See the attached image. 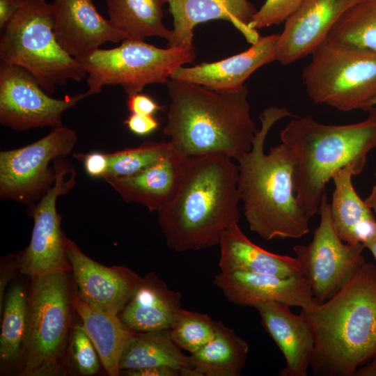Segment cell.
<instances>
[{
    "label": "cell",
    "mask_w": 376,
    "mask_h": 376,
    "mask_svg": "<svg viewBox=\"0 0 376 376\" xmlns=\"http://www.w3.org/2000/svg\"><path fill=\"white\" fill-rule=\"evenodd\" d=\"M323 43L376 53V0H358L334 24Z\"/></svg>",
    "instance_id": "cell-29"
},
{
    "label": "cell",
    "mask_w": 376,
    "mask_h": 376,
    "mask_svg": "<svg viewBox=\"0 0 376 376\" xmlns=\"http://www.w3.org/2000/svg\"><path fill=\"white\" fill-rule=\"evenodd\" d=\"M157 366L178 369L182 376H197L170 329L133 331L122 354L120 371Z\"/></svg>",
    "instance_id": "cell-25"
},
{
    "label": "cell",
    "mask_w": 376,
    "mask_h": 376,
    "mask_svg": "<svg viewBox=\"0 0 376 376\" xmlns=\"http://www.w3.org/2000/svg\"><path fill=\"white\" fill-rule=\"evenodd\" d=\"M294 117L285 108L271 107L260 116L261 128L250 151L238 161V189L249 229L265 240L297 239L309 232L310 218L294 191V158L283 143L265 153L267 135L275 123Z\"/></svg>",
    "instance_id": "cell-4"
},
{
    "label": "cell",
    "mask_w": 376,
    "mask_h": 376,
    "mask_svg": "<svg viewBox=\"0 0 376 376\" xmlns=\"http://www.w3.org/2000/svg\"><path fill=\"white\" fill-rule=\"evenodd\" d=\"M54 31L57 42L70 56L79 58L108 42L125 40L92 0H52Z\"/></svg>",
    "instance_id": "cell-17"
},
{
    "label": "cell",
    "mask_w": 376,
    "mask_h": 376,
    "mask_svg": "<svg viewBox=\"0 0 376 376\" xmlns=\"http://www.w3.org/2000/svg\"><path fill=\"white\" fill-rule=\"evenodd\" d=\"M355 175L354 169L349 166L335 173L330 210L340 238L347 244L365 246L376 236V219L373 210L354 188L352 178Z\"/></svg>",
    "instance_id": "cell-24"
},
{
    "label": "cell",
    "mask_w": 376,
    "mask_h": 376,
    "mask_svg": "<svg viewBox=\"0 0 376 376\" xmlns=\"http://www.w3.org/2000/svg\"><path fill=\"white\" fill-rule=\"evenodd\" d=\"M309 98L339 111H366L376 100V53L322 43L304 68Z\"/></svg>",
    "instance_id": "cell-9"
},
{
    "label": "cell",
    "mask_w": 376,
    "mask_h": 376,
    "mask_svg": "<svg viewBox=\"0 0 376 376\" xmlns=\"http://www.w3.org/2000/svg\"><path fill=\"white\" fill-rule=\"evenodd\" d=\"M249 344L233 329L217 322L214 337L189 356L197 376H239L246 363Z\"/></svg>",
    "instance_id": "cell-27"
},
{
    "label": "cell",
    "mask_w": 376,
    "mask_h": 376,
    "mask_svg": "<svg viewBox=\"0 0 376 376\" xmlns=\"http://www.w3.org/2000/svg\"><path fill=\"white\" fill-rule=\"evenodd\" d=\"M125 375L130 376H179L181 372L175 368L164 366L143 368L123 370Z\"/></svg>",
    "instance_id": "cell-38"
},
{
    "label": "cell",
    "mask_w": 376,
    "mask_h": 376,
    "mask_svg": "<svg viewBox=\"0 0 376 376\" xmlns=\"http://www.w3.org/2000/svg\"><path fill=\"white\" fill-rule=\"evenodd\" d=\"M173 151L170 141H146L136 148L108 153L107 177L127 176L156 163Z\"/></svg>",
    "instance_id": "cell-31"
},
{
    "label": "cell",
    "mask_w": 376,
    "mask_h": 376,
    "mask_svg": "<svg viewBox=\"0 0 376 376\" xmlns=\"http://www.w3.org/2000/svg\"><path fill=\"white\" fill-rule=\"evenodd\" d=\"M109 21L125 40H143L157 36L171 42L173 30L163 22L162 7L167 0H105Z\"/></svg>",
    "instance_id": "cell-28"
},
{
    "label": "cell",
    "mask_w": 376,
    "mask_h": 376,
    "mask_svg": "<svg viewBox=\"0 0 376 376\" xmlns=\"http://www.w3.org/2000/svg\"><path fill=\"white\" fill-rule=\"evenodd\" d=\"M221 153L188 157L172 200L158 220L168 246L175 251L219 245L222 233L238 223L239 165Z\"/></svg>",
    "instance_id": "cell-1"
},
{
    "label": "cell",
    "mask_w": 376,
    "mask_h": 376,
    "mask_svg": "<svg viewBox=\"0 0 376 376\" xmlns=\"http://www.w3.org/2000/svg\"><path fill=\"white\" fill-rule=\"evenodd\" d=\"M181 297L155 274L150 273L141 279L119 318L136 332L170 329L182 308Z\"/></svg>",
    "instance_id": "cell-22"
},
{
    "label": "cell",
    "mask_w": 376,
    "mask_h": 376,
    "mask_svg": "<svg viewBox=\"0 0 376 376\" xmlns=\"http://www.w3.org/2000/svg\"><path fill=\"white\" fill-rule=\"evenodd\" d=\"M214 283L232 303L242 306L277 301L290 306L308 308L317 302L304 276L282 278L242 271L221 272Z\"/></svg>",
    "instance_id": "cell-16"
},
{
    "label": "cell",
    "mask_w": 376,
    "mask_h": 376,
    "mask_svg": "<svg viewBox=\"0 0 376 376\" xmlns=\"http://www.w3.org/2000/svg\"><path fill=\"white\" fill-rule=\"evenodd\" d=\"M217 329V322L207 314L182 308L170 331L180 348L193 353L214 337Z\"/></svg>",
    "instance_id": "cell-32"
},
{
    "label": "cell",
    "mask_w": 376,
    "mask_h": 376,
    "mask_svg": "<svg viewBox=\"0 0 376 376\" xmlns=\"http://www.w3.org/2000/svg\"><path fill=\"white\" fill-rule=\"evenodd\" d=\"M310 324L316 376H354L376 354V267L364 263L340 290L299 313Z\"/></svg>",
    "instance_id": "cell-3"
},
{
    "label": "cell",
    "mask_w": 376,
    "mask_h": 376,
    "mask_svg": "<svg viewBox=\"0 0 376 376\" xmlns=\"http://www.w3.org/2000/svg\"><path fill=\"white\" fill-rule=\"evenodd\" d=\"M73 157L83 162L86 172L90 176L103 178L106 175L109 167L108 153H75Z\"/></svg>",
    "instance_id": "cell-35"
},
{
    "label": "cell",
    "mask_w": 376,
    "mask_h": 376,
    "mask_svg": "<svg viewBox=\"0 0 376 376\" xmlns=\"http://www.w3.org/2000/svg\"><path fill=\"white\" fill-rule=\"evenodd\" d=\"M219 267L222 272L235 271L265 274L282 278L303 276L295 257L269 252L252 242L235 223L220 237Z\"/></svg>",
    "instance_id": "cell-23"
},
{
    "label": "cell",
    "mask_w": 376,
    "mask_h": 376,
    "mask_svg": "<svg viewBox=\"0 0 376 376\" xmlns=\"http://www.w3.org/2000/svg\"><path fill=\"white\" fill-rule=\"evenodd\" d=\"M364 201L373 211L376 213V184L373 186L369 196Z\"/></svg>",
    "instance_id": "cell-41"
},
{
    "label": "cell",
    "mask_w": 376,
    "mask_h": 376,
    "mask_svg": "<svg viewBox=\"0 0 376 376\" xmlns=\"http://www.w3.org/2000/svg\"><path fill=\"white\" fill-rule=\"evenodd\" d=\"M187 157L173 151L134 174L104 180L127 203H138L158 212L175 196Z\"/></svg>",
    "instance_id": "cell-21"
},
{
    "label": "cell",
    "mask_w": 376,
    "mask_h": 376,
    "mask_svg": "<svg viewBox=\"0 0 376 376\" xmlns=\"http://www.w3.org/2000/svg\"><path fill=\"white\" fill-rule=\"evenodd\" d=\"M366 120L349 125H325L312 117H296L280 138L294 158L292 181L299 206L311 219L319 212L327 182L345 166L361 173L368 152L376 148V107Z\"/></svg>",
    "instance_id": "cell-5"
},
{
    "label": "cell",
    "mask_w": 376,
    "mask_h": 376,
    "mask_svg": "<svg viewBox=\"0 0 376 376\" xmlns=\"http://www.w3.org/2000/svg\"><path fill=\"white\" fill-rule=\"evenodd\" d=\"M358 0H304L279 34L276 61L289 65L312 54L343 13Z\"/></svg>",
    "instance_id": "cell-15"
},
{
    "label": "cell",
    "mask_w": 376,
    "mask_h": 376,
    "mask_svg": "<svg viewBox=\"0 0 376 376\" xmlns=\"http://www.w3.org/2000/svg\"><path fill=\"white\" fill-rule=\"evenodd\" d=\"M74 306L107 373L111 376L118 375L120 360L133 331L121 321L119 315L97 310L80 298L76 299Z\"/></svg>",
    "instance_id": "cell-26"
},
{
    "label": "cell",
    "mask_w": 376,
    "mask_h": 376,
    "mask_svg": "<svg viewBox=\"0 0 376 376\" xmlns=\"http://www.w3.org/2000/svg\"><path fill=\"white\" fill-rule=\"evenodd\" d=\"M127 107L131 113L152 116L164 109V107L159 105L151 97L141 93L129 95Z\"/></svg>",
    "instance_id": "cell-36"
},
{
    "label": "cell",
    "mask_w": 376,
    "mask_h": 376,
    "mask_svg": "<svg viewBox=\"0 0 376 376\" xmlns=\"http://www.w3.org/2000/svg\"><path fill=\"white\" fill-rule=\"evenodd\" d=\"M166 84L170 104L163 132L173 152L185 157L221 153L238 162L251 150L258 130L246 85L219 92L171 79Z\"/></svg>",
    "instance_id": "cell-2"
},
{
    "label": "cell",
    "mask_w": 376,
    "mask_h": 376,
    "mask_svg": "<svg viewBox=\"0 0 376 376\" xmlns=\"http://www.w3.org/2000/svg\"><path fill=\"white\" fill-rule=\"evenodd\" d=\"M77 141L75 131L63 125L25 146L0 152V198L34 205L55 182L50 163L66 157Z\"/></svg>",
    "instance_id": "cell-10"
},
{
    "label": "cell",
    "mask_w": 376,
    "mask_h": 376,
    "mask_svg": "<svg viewBox=\"0 0 376 376\" xmlns=\"http://www.w3.org/2000/svg\"><path fill=\"white\" fill-rule=\"evenodd\" d=\"M109 49H96L75 58L85 70L90 95L106 86L120 85L127 95L152 84H166L179 67L196 57L194 45L159 48L139 40H124Z\"/></svg>",
    "instance_id": "cell-7"
},
{
    "label": "cell",
    "mask_w": 376,
    "mask_h": 376,
    "mask_svg": "<svg viewBox=\"0 0 376 376\" xmlns=\"http://www.w3.org/2000/svg\"><path fill=\"white\" fill-rule=\"evenodd\" d=\"M278 38L279 34L260 36L248 49L236 55L193 67L180 66L171 74L170 79L219 92L240 88L256 70L276 61Z\"/></svg>",
    "instance_id": "cell-18"
},
{
    "label": "cell",
    "mask_w": 376,
    "mask_h": 376,
    "mask_svg": "<svg viewBox=\"0 0 376 376\" xmlns=\"http://www.w3.org/2000/svg\"><path fill=\"white\" fill-rule=\"evenodd\" d=\"M290 306L277 301L258 304L255 308L262 324L282 352L285 366L280 376H307L315 340L308 322L294 314Z\"/></svg>",
    "instance_id": "cell-19"
},
{
    "label": "cell",
    "mask_w": 376,
    "mask_h": 376,
    "mask_svg": "<svg viewBox=\"0 0 376 376\" xmlns=\"http://www.w3.org/2000/svg\"><path fill=\"white\" fill-rule=\"evenodd\" d=\"M28 315V300L23 288L13 286L9 291L3 311L0 337V359L3 363L15 361L23 347Z\"/></svg>",
    "instance_id": "cell-30"
},
{
    "label": "cell",
    "mask_w": 376,
    "mask_h": 376,
    "mask_svg": "<svg viewBox=\"0 0 376 376\" xmlns=\"http://www.w3.org/2000/svg\"><path fill=\"white\" fill-rule=\"evenodd\" d=\"M88 96L86 91L53 98L28 70L1 62L0 123L17 132L61 127L63 113Z\"/></svg>",
    "instance_id": "cell-13"
},
{
    "label": "cell",
    "mask_w": 376,
    "mask_h": 376,
    "mask_svg": "<svg viewBox=\"0 0 376 376\" xmlns=\"http://www.w3.org/2000/svg\"><path fill=\"white\" fill-rule=\"evenodd\" d=\"M167 3L174 27L168 47L194 45V27L214 19L230 22L251 44L260 37L257 31L249 27L258 10L248 0H167Z\"/></svg>",
    "instance_id": "cell-20"
},
{
    "label": "cell",
    "mask_w": 376,
    "mask_h": 376,
    "mask_svg": "<svg viewBox=\"0 0 376 376\" xmlns=\"http://www.w3.org/2000/svg\"><path fill=\"white\" fill-rule=\"evenodd\" d=\"M53 165L54 183L38 202L29 207L33 227L30 243L18 264L21 273L31 276L54 270L68 271L71 267L56 203L59 196L69 193L76 185L77 171L66 157L55 159Z\"/></svg>",
    "instance_id": "cell-12"
},
{
    "label": "cell",
    "mask_w": 376,
    "mask_h": 376,
    "mask_svg": "<svg viewBox=\"0 0 376 376\" xmlns=\"http://www.w3.org/2000/svg\"><path fill=\"white\" fill-rule=\"evenodd\" d=\"M125 124L130 132L138 136L150 134L159 127V122L153 116L136 113H131Z\"/></svg>",
    "instance_id": "cell-37"
},
{
    "label": "cell",
    "mask_w": 376,
    "mask_h": 376,
    "mask_svg": "<svg viewBox=\"0 0 376 376\" xmlns=\"http://www.w3.org/2000/svg\"><path fill=\"white\" fill-rule=\"evenodd\" d=\"M72 351L76 366L81 374L91 375L98 371L99 355L82 326H77L74 329Z\"/></svg>",
    "instance_id": "cell-34"
},
{
    "label": "cell",
    "mask_w": 376,
    "mask_h": 376,
    "mask_svg": "<svg viewBox=\"0 0 376 376\" xmlns=\"http://www.w3.org/2000/svg\"><path fill=\"white\" fill-rule=\"evenodd\" d=\"M68 271L54 270L32 276L23 345V375H54L64 348L70 320Z\"/></svg>",
    "instance_id": "cell-8"
},
{
    "label": "cell",
    "mask_w": 376,
    "mask_h": 376,
    "mask_svg": "<svg viewBox=\"0 0 376 376\" xmlns=\"http://www.w3.org/2000/svg\"><path fill=\"white\" fill-rule=\"evenodd\" d=\"M304 0H265L252 17L249 27L253 30L279 25L285 22L300 6Z\"/></svg>",
    "instance_id": "cell-33"
},
{
    "label": "cell",
    "mask_w": 376,
    "mask_h": 376,
    "mask_svg": "<svg viewBox=\"0 0 376 376\" xmlns=\"http://www.w3.org/2000/svg\"><path fill=\"white\" fill-rule=\"evenodd\" d=\"M374 106H376V100L373 102L371 107Z\"/></svg>",
    "instance_id": "cell-43"
},
{
    "label": "cell",
    "mask_w": 376,
    "mask_h": 376,
    "mask_svg": "<svg viewBox=\"0 0 376 376\" xmlns=\"http://www.w3.org/2000/svg\"><path fill=\"white\" fill-rule=\"evenodd\" d=\"M0 58L28 70L49 95L57 86L87 75L57 42L52 4L46 0H26L1 29Z\"/></svg>",
    "instance_id": "cell-6"
},
{
    "label": "cell",
    "mask_w": 376,
    "mask_h": 376,
    "mask_svg": "<svg viewBox=\"0 0 376 376\" xmlns=\"http://www.w3.org/2000/svg\"><path fill=\"white\" fill-rule=\"evenodd\" d=\"M65 244L79 298L97 310L119 315L142 278L126 267H107L98 263L66 237Z\"/></svg>",
    "instance_id": "cell-14"
},
{
    "label": "cell",
    "mask_w": 376,
    "mask_h": 376,
    "mask_svg": "<svg viewBox=\"0 0 376 376\" xmlns=\"http://www.w3.org/2000/svg\"><path fill=\"white\" fill-rule=\"evenodd\" d=\"M320 221L311 243L293 247L301 273L318 304L336 294L366 262L363 244L344 243L334 226L330 203L324 193L319 207Z\"/></svg>",
    "instance_id": "cell-11"
},
{
    "label": "cell",
    "mask_w": 376,
    "mask_h": 376,
    "mask_svg": "<svg viewBox=\"0 0 376 376\" xmlns=\"http://www.w3.org/2000/svg\"><path fill=\"white\" fill-rule=\"evenodd\" d=\"M365 247L367 248L371 252L372 255L373 256L376 261V236L373 239L368 242L365 244Z\"/></svg>",
    "instance_id": "cell-42"
},
{
    "label": "cell",
    "mask_w": 376,
    "mask_h": 376,
    "mask_svg": "<svg viewBox=\"0 0 376 376\" xmlns=\"http://www.w3.org/2000/svg\"><path fill=\"white\" fill-rule=\"evenodd\" d=\"M26 0H0V29L11 19Z\"/></svg>",
    "instance_id": "cell-39"
},
{
    "label": "cell",
    "mask_w": 376,
    "mask_h": 376,
    "mask_svg": "<svg viewBox=\"0 0 376 376\" xmlns=\"http://www.w3.org/2000/svg\"><path fill=\"white\" fill-rule=\"evenodd\" d=\"M354 376H376V354L370 359V361L359 366Z\"/></svg>",
    "instance_id": "cell-40"
}]
</instances>
